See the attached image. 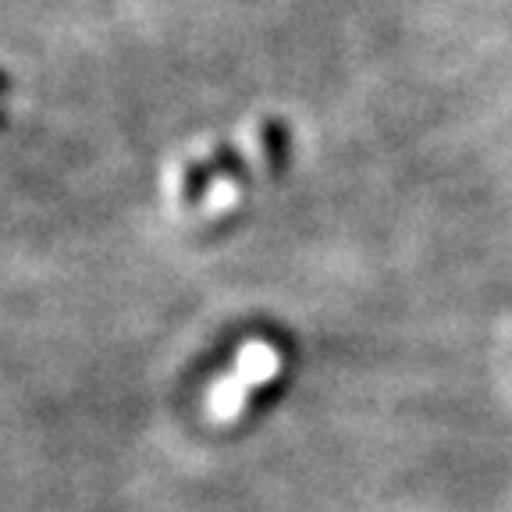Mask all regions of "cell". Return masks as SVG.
I'll use <instances>...</instances> for the list:
<instances>
[{
  "label": "cell",
  "mask_w": 512,
  "mask_h": 512,
  "mask_svg": "<svg viewBox=\"0 0 512 512\" xmlns=\"http://www.w3.org/2000/svg\"><path fill=\"white\" fill-rule=\"evenodd\" d=\"M207 182H210V164L189 160V164L182 168V182H178V200H182L185 207H196L200 196L207 192Z\"/></svg>",
  "instance_id": "cell-1"
}]
</instances>
